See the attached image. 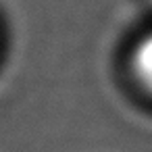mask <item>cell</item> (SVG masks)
<instances>
[{"instance_id": "6da1fadb", "label": "cell", "mask_w": 152, "mask_h": 152, "mask_svg": "<svg viewBox=\"0 0 152 152\" xmlns=\"http://www.w3.org/2000/svg\"><path fill=\"white\" fill-rule=\"evenodd\" d=\"M133 71H135L137 81L148 92H152V36H148L146 40H142L140 46L135 48Z\"/></svg>"}]
</instances>
